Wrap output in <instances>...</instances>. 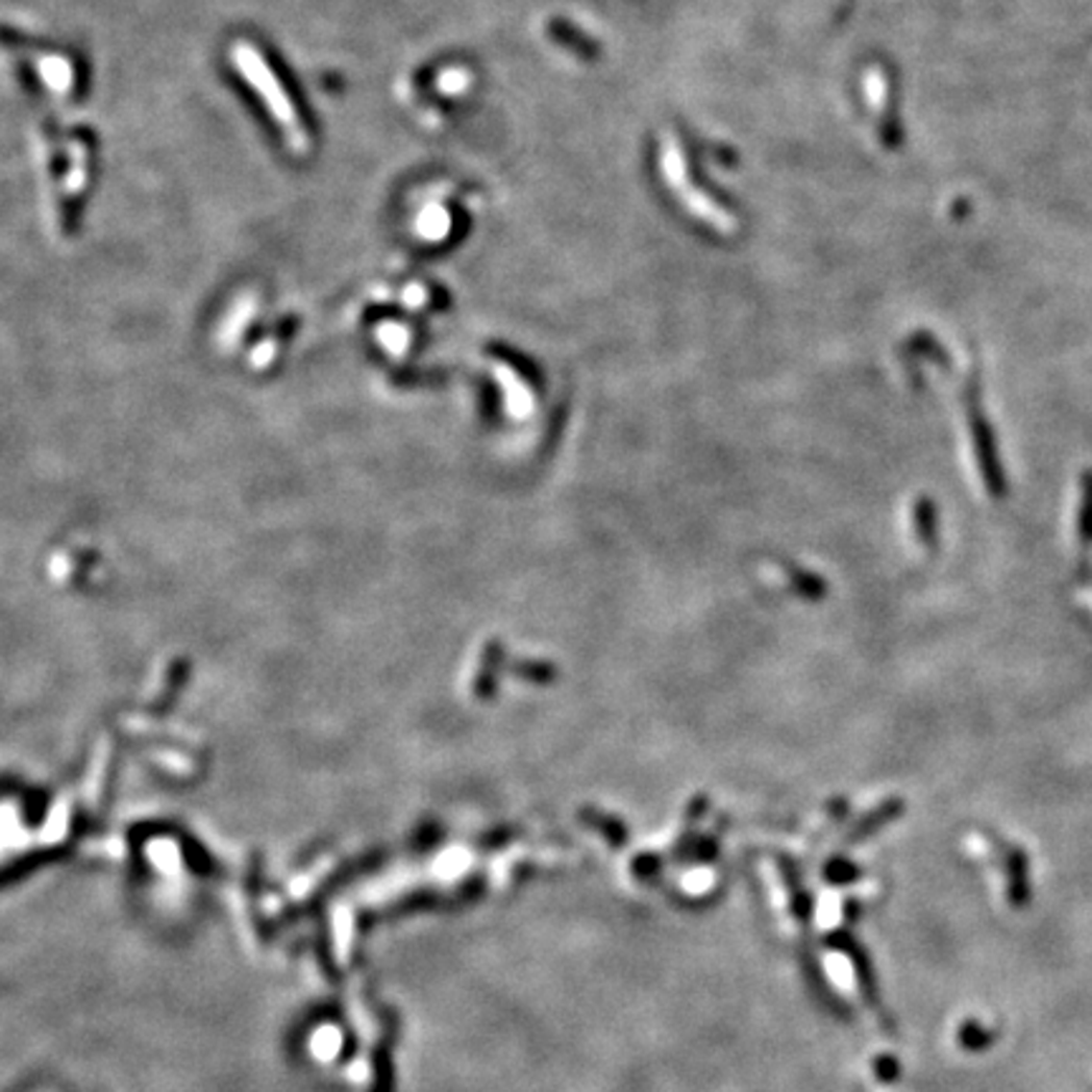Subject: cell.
<instances>
[{
  "mask_svg": "<svg viewBox=\"0 0 1092 1092\" xmlns=\"http://www.w3.org/2000/svg\"><path fill=\"white\" fill-rule=\"evenodd\" d=\"M1083 496H1079L1077 539L1083 549H1092V468L1083 473Z\"/></svg>",
  "mask_w": 1092,
  "mask_h": 1092,
  "instance_id": "5",
  "label": "cell"
},
{
  "mask_svg": "<svg viewBox=\"0 0 1092 1092\" xmlns=\"http://www.w3.org/2000/svg\"><path fill=\"white\" fill-rule=\"evenodd\" d=\"M875 1070H877V1077H880L883 1083H895V1079H898L900 1067L893 1058H880L875 1062Z\"/></svg>",
  "mask_w": 1092,
  "mask_h": 1092,
  "instance_id": "10",
  "label": "cell"
},
{
  "mask_svg": "<svg viewBox=\"0 0 1092 1092\" xmlns=\"http://www.w3.org/2000/svg\"><path fill=\"white\" fill-rule=\"evenodd\" d=\"M842 948H845V951L850 953V959L854 961L858 982H860V987H863V994H865V999H868V1004L877 1007V994H875L877 989H875V978H872V966H870L868 955L863 953V948H858L852 941H847V939H842Z\"/></svg>",
  "mask_w": 1092,
  "mask_h": 1092,
  "instance_id": "6",
  "label": "cell"
},
{
  "mask_svg": "<svg viewBox=\"0 0 1092 1092\" xmlns=\"http://www.w3.org/2000/svg\"><path fill=\"white\" fill-rule=\"evenodd\" d=\"M964 409H966V423H969V436L973 443V455H976L978 473H982L984 486H987L989 496L1004 498L1007 496V476H1004V468H1001L999 448H996L994 427H991L987 413H984L982 384H978L976 372H971V375L966 377Z\"/></svg>",
  "mask_w": 1092,
  "mask_h": 1092,
  "instance_id": "1",
  "label": "cell"
},
{
  "mask_svg": "<svg viewBox=\"0 0 1092 1092\" xmlns=\"http://www.w3.org/2000/svg\"><path fill=\"white\" fill-rule=\"evenodd\" d=\"M991 1042H994V1035H991L987 1026L978 1024L976 1019H969V1022L961 1024L959 1044L964 1049H969V1052H982V1049H987Z\"/></svg>",
  "mask_w": 1092,
  "mask_h": 1092,
  "instance_id": "7",
  "label": "cell"
},
{
  "mask_svg": "<svg viewBox=\"0 0 1092 1092\" xmlns=\"http://www.w3.org/2000/svg\"><path fill=\"white\" fill-rule=\"evenodd\" d=\"M913 524H916V537L923 549H936V544H939V508H936L934 498H918L913 506Z\"/></svg>",
  "mask_w": 1092,
  "mask_h": 1092,
  "instance_id": "4",
  "label": "cell"
},
{
  "mask_svg": "<svg viewBox=\"0 0 1092 1092\" xmlns=\"http://www.w3.org/2000/svg\"><path fill=\"white\" fill-rule=\"evenodd\" d=\"M858 875H860L858 868H854V865H850V863H845V860H837V863L833 865V870L827 872V877H833L835 883H850Z\"/></svg>",
  "mask_w": 1092,
  "mask_h": 1092,
  "instance_id": "9",
  "label": "cell"
},
{
  "mask_svg": "<svg viewBox=\"0 0 1092 1092\" xmlns=\"http://www.w3.org/2000/svg\"><path fill=\"white\" fill-rule=\"evenodd\" d=\"M1004 875H1007V895L1009 903L1024 908L1029 903V860L1019 847H1007L1004 858Z\"/></svg>",
  "mask_w": 1092,
  "mask_h": 1092,
  "instance_id": "2",
  "label": "cell"
},
{
  "mask_svg": "<svg viewBox=\"0 0 1092 1092\" xmlns=\"http://www.w3.org/2000/svg\"><path fill=\"white\" fill-rule=\"evenodd\" d=\"M911 349H913V352H918V354H925V357L941 362V367H948L946 352H943V349L939 347V342L928 340V337H916V340H913V344H911Z\"/></svg>",
  "mask_w": 1092,
  "mask_h": 1092,
  "instance_id": "8",
  "label": "cell"
},
{
  "mask_svg": "<svg viewBox=\"0 0 1092 1092\" xmlns=\"http://www.w3.org/2000/svg\"><path fill=\"white\" fill-rule=\"evenodd\" d=\"M905 812V802L900 797H890L886 799V802H880L875 806V810H870L868 815H865L863 819H860L858 824L852 827L850 837H847V842H863L868 840V837L877 835L880 833L883 827L890 822H895L900 815Z\"/></svg>",
  "mask_w": 1092,
  "mask_h": 1092,
  "instance_id": "3",
  "label": "cell"
}]
</instances>
